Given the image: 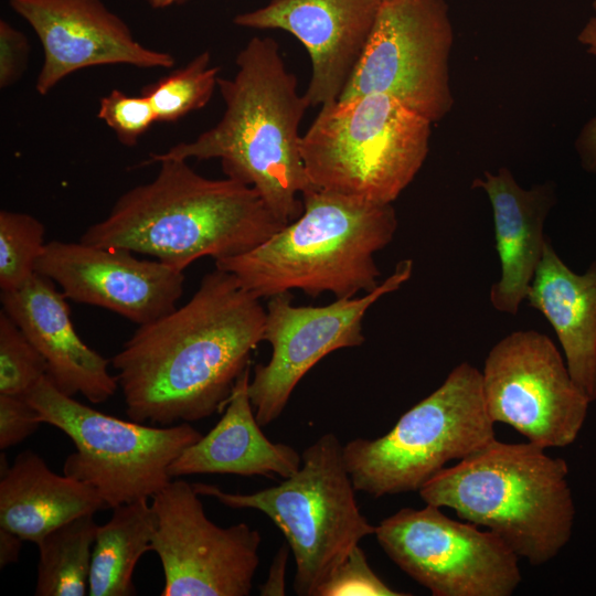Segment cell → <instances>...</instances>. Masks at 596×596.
Wrapping results in <instances>:
<instances>
[{"instance_id": "cell-2", "label": "cell", "mask_w": 596, "mask_h": 596, "mask_svg": "<svg viewBox=\"0 0 596 596\" xmlns=\"http://www.w3.org/2000/svg\"><path fill=\"white\" fill-rule=\"evenodd\" d=\"M236 66L232 78L217 79L225 105L220 121L192 141L150 153L149 162L220 159L226 177L254 188L286 225L301 214V195L313 187L299 135L310 106L273 39L252 38L237 54Z\"/></svg>"}, {"instance_id": "cell-9", "label": "cell", "mask_w": 596, "mask_h": 596, "mask_svg": "<svg viewBox=\"0 0 596 596\" xmlns=\"http://www.w3.org/2000/svg\"><path fill=\"white\" fill-rule=\"evenodd\" d=\"M42 424L62 430L75 451L63 473L93 488L107 508L153 498L170 465L202 434L190 423L153 426L124 421L60 392L45 375L25 395Z\"/></svg>"}, {"instance_id": "cell-7", "label": "cell", "mask_w": 596, "mask_h": 596, "mask_svg": "<svg viewBox=\"0 0 596 596\" xmlns=\"http://www.w3.org/2000/svg\"><path fill=\"white\" fill-rule=\"evenodd\" d=\"M200 496L233 509L266 514L283 532L294 554V590L315 596L319 585L375 526L361 513L343 445L329 432L301 454V466L277 486L252 493L192 483Z\"/></svg>"}, {"instance_id": "cell-37", "label": "cell", "mask_w": 596, "mask_h": 596, "mask_svg": "<svg viewBox=\"0 0 596 596\" xmlns=\"http://www.w3.org/2000/svg\"><path fill=\"white\" fill-rule=\"evenodd\" d=\"M383 1H389V0H383Z\"/></svg>"}, {"instance_id": "cell-15", "label": "cell", "mask_w": 596, "mask_h": 596, "mask_svg": "<svg viewBox=\"0 0 596 596\" xmlns=\"http://www.w3.org/2000/svg\"><path fill=\"white\" fill-rule=\"evenodd\" d=\"M134 254L81 241H51L36 260L35 273L57 284L67 299L108 309L142 326L177 308L184 275Z\"/></svg>"}, {"instance_id": "cell-5", "label": "cell", "mask_w": 596, "mask_h": 596, "mask_svg": "<svg viewBox=\"0 0 596 596\" xmlns=\"http://www.w3.org/2000/svg\"><path fill=\"white\" fill-rule=\"evenodd\" d=\"M568 467L532 444L496 438L419 490L426 504L449 508L498 535L519 558L540 566L570 541L575 507Z\"/></svg>"}, {"instance_id": "cell-34", "label": "cell", "mask_w": 596, "mask_h": 596, "mask_svg": "<svg viewBox=\"0 0 596 596\" xmlns=\"http://www.w3.org/2000/svg\"><path fill=\"white\" fill-rule=\"evenodd\" d=\"M22 539L13 532L0 528V567L18 562Z\"/></svg>"}, {"instance_id": "cell-11", "label": "cell", "mask_w": 596, "mask_h": 596, "mask_svg": "<svg viewBox=\"0 0 596 596\" xmlns=\"http://www.w3.org/2000/svg\"><path fill=\"white\" fill-rule=\"evenodd\" d=\"M385 554L434 596H510L519 557L493 532L456 521L439 507L403 508L375 526Z\"/></svg>"}, {"instance_id": "cell-31", "label": "cell", "mask_w": 596, "mask_h": 596, "mask_svg": "<svg viewBox=\"0 0 596 596\" xmlns=\"http://www.w3.org/2000/svg\"><path fill=\"white\" fill-rule=\"evenodd\" d=\"M26 36L6 20L0 21V86L14 84L22 75L28 61Z\"/></svg>"}, {"instance_id": "cell-18", "label": "cell", "mask_w": 596, "mask_h": 596, "mask_svg": "<svg viewBox=\"0 0 596 596\" xmlns=\"http://www.w3.org/2000/svg\"><path fill=\"white\" fill-rule=\"evenodd\" d=\"M55 283L35 273L15 290L1 291L2 310L43 355L46 376L63 394H82L93 404L110 398L118 389L109 360L77 334L70 308Z\"/></svg>"}, {"instance_id": "cell-27", "label": "cell", "mask_w": 596, "mask_h": 596, "mask_svg": "<svg viewBox=\"0 0 596 596\" xmlns=\"http://www.w3.org/2000/svg\"><path fill=\"white\" fill-rule=\"evenodd\" d=\"M46 373L43 355L1 309L0 394L25 396Z\"/></svg>"}, {"instance_id": "cell-13", "label": "cell", "mask_w": 596, "mask_h": 596, "mask_svg": "<svg viewBox=\"0 0 596 596\" xmlns=\"http://www.w3.org/2000/svg\"><path fill=\"white\" fill-rule=\"evenodd\" d=\"M199 497L192 483L175 479L152 498L151 551L164 574L161 595H249L259 564V532L244 522L215 524Z\"/></svg>"}, {"instance_id": "cell-23", "label": "cell", "mask_w": 596, "mask_h": 596, "mask_svg": "<svg viewBox=\"0 0 596 596\" xmlns=\"http://www.w3.org/2000/svg\"><path fill=\"white\" fill-rule=\"evenodd\" d=\"M155 530L156 517L148 499L114 508L108 522L97 530L88 595H135L132 574L140 557L151 551Z\"/></svg>"}, {"instance_id": "cell-16", "label": "cell", "mask_w": 596, "mask_h": 596, "mask_svg": "<svg viewBox=\"0 0 596 596\" xmlns=\"http://www.w3.org/2000/svg\"><path fill=\"white\" fill-rule=\"evenodd\" d=\"M36 33L44 52L35 88L45 95L72 73L98 65L170 68L173 55L138 42L102 0H9Z\"/></svg>"}, {"instance_id": "cell-29", "label": "cell", "mask_w": 596, "mask_h": 596, "mask_svg": "<svg viewBox=\"0 0 596 596\" xmlns=\"http://www.w3.org/2000/svg\"><path fill=\"white\" fill-rule=\"evenodd\" d=\"M97 115L128 147L135 146L157 121L155 109L146 95L130 96L120 89H113L100 99Z\"/></svg>"}, {"instance_id": "cell-1", "label": "cell", "mask_w": 596, "mask_h": 596, "mask_svg": "<svg viewBox=\"0 0 596 596\" xmlns=\"http://www.w3.org/2000/svg\"><path fill=\"white\" fill-rule=\"evenodd\" d=\"M266 308L215 268L181 307L142 326L110 363L128 418L170 426L224 411L263 341Z\"/></svg>"}, {"instance_id": "cell-24", "label": "cell", "mask_w": 596, "mask_h": 596, "mask_svg": "<svg viewBox=\"0 0 596 596\" xmlns=\"http://www.w3.org/2000/svg\"><path fill=\"white\" fill-rule=\"evenodd\" d=\"M97 523L83 514L55 528L38 543L36 596L88 595V579Z\"/></svg>"}, {"instance_id": "cell-36", "label": "cell", "mask_w": 596, "mask_h": 596, "mask_svg": "<svg viewBox=\"0 0 596 596\" xmlns=\"http://www.w3.org/2000/svg\"><path fill=\"white\" fill-rule=\"evenodd\" d=\"M153 9H167L173 6H180L188 0H145Z\"/></svg>"}, {"instance_id": "cell-25", "label": "cell", "mask_w": 596, "mask_h": 596, "mask_svg": "<svg viewBox=\"0 0 596 596\" xmlns=\"http://www.w3.org/2000/svg\"><path fill=\"white\" fill-rule=\"evenodd\" d=\"M220 68L212 65L210 51H203L185 66L146 86L157 121L172 123L203 108L217 87Z\"/></svg>"}, {"instance_id": "cell-19", "label": "cell", "mask_w": 596, "mask_h": 596, "mask_svg": "<svg viewBox=\"0 0 596 596\" xmlns=\"http://www.w3.org/2000/svg\"><path fill=\"white\" fill-rule=\"evenodd\" d=\"M472 188L487 193L493 213L501 276L491 286L490 302L498 311L515 316L549 241L544 223L556 201L554 184L544 182L524 189L502 167L496 173L485 171L472 181Z\"/></svg>"}, {"instance_id": "cell-8", "label": "cell", "mask_w": 596, "mask_h": 596, "mask_svg": "<svg viewBox=\"0 0 596 596\" xmlns=\"http://www.w3.org/2000/svg\"><path fill=\"white\" fill-rule=\"evenodd\" d=\"M494 438L481 371L461 362L385 435L344 444L343 457L355 490L381 498L418 491L447 462Z\"/></svg>"}, {"instance_id": "cell-17", "label": "cell", "mask_w": 596, "mask_h": 596, "mask_svg": "<svg viewBox=\"0 0 596 596\" xmlns=\"http://www.w3.org/2000/svg\"><path fill=\"white\" fill-rule=\"evenodd\" d=\"M383 0H270L240 13L234 23L251 29H279L307 49L311 78L309 106L337 102L370 39Z\"/></svg>"}, {"instance_id": "cell-20", "label": "cell", "mask_w": 596, "mask_h": 596, "mask_svg": "<svg viewBox=\"0 0 596 596\" xmlns=\"http://www.w3.org/2000/svg\"><path fill=\"white\" fill-rule=\"evenodd\" d=\"M249 374L247 368L237 379L217 424L170 465L172 479L195 473L285 479L300 468L294 447L270 441L262 432L248 395Z\"/></svg>"}, {"instance_id": "cell-14", "label": "cell", "mask_w": 596, "mask_h": 596, "mask_svg": "<svg viewBox=\"0 0 596 596\" xmlns=\"http://www.w3.org/2000/svg\"><path fill=\"white\" fill-rule=\"evenodd\" d=\"M412 273L413 260L403 259L374 290L326 306H294L290 291L268 298L263 341L270 344L272 355L267 363L254 368L248 384L260 426L281 415L297 384L321 359L364 342L366 311L381 297L397 290Z\"/></svg>"}, {"instance_id": "cell-30", "label": "cell", "mask_w": 596, "mask_h": 596, "mask_svg": "<svg viewBox=\"0 0 596 596\" xmlns=\"http://www.w3.org/2000/svg\"><path fill=\"white\" fill-rule=\"evenodd\" d=\"M36 409L25 396L0 394V449L18 445L41 425Z\"/></svg>"}, {"instance_id": "cell-12", "label": "cell", "mask_w": 596, "mask_h": 596, "mask_svg": "<svg viewBox=\"0 0 596 596\" xmlns=\"http://www.w3.org/2000/svg\"><path fill=\"white\" fill-rule=\"evenodd\" d=\"M482 375L487 412L544 449L576 439L590 401L553 341L535 330L509 333L489 351Z\"/></svg>"}, {"instance_id": "cell-26", "label": "cell", "mask_w": 596, "mask_h": 596, "mask_svg": "<svg viewBox=\"0 0 596 596\" xmlns=\"http://www.w3.org/2000/svg\"><path fill=\"white\" fill-rule=\"evenodd\" d=\"M44 225L34 216L2 210L0 212V288L22 287L35 274L43 251Z\"/></svg>"}, {"instance_id": "cell-35", "label": "cell", "mask_w": 596, "mask_h": 596, "mask_svg": "<svg viewBox=\"0 0 596 596\" xmlns=\"http://www.w3.org/2000/svg\"><path fill=\"white\" fill-rule=\"evenodd\" d=\"M577 40L586 46L587 53L596 55V0L593 2V14L578 33Z\"/></svg>"}, {"instance_id": "cell-4", "label": "cell", "mask_w": 596, "mask_h": 596, "mask_svg": "<svg viewBox=\"0 0 596 596\" xmlns=\"http://www.w3.org/2000/svg\"><path fill=\"white\" fill-rule=\"evenodd\" d=\"M292 222L253 249L214 260L258 298L299 289L336 299L374 290L381 272L374 254L397 230L392 204H376L315 187L301 195Z\"/></svg>"}, {"instance_id": "cell-6", "label": "cell", "mask_w": 596, "mask_h": 596, "mask_svg": "<svg viewBox=\"0 0 596 596\" xmlns=\"http://www.w3.org/2000/svg\"><path fill=\"white\" fill-rule=\"evenodd\" d=\"M432 124L380 93L321 106L300 138L308 179L317 189L392 204L427 157Z\"/></svg>"}, {"instance_id": "cell-28", "label": "cell", "mask_w": 596, "mask_h": 596, "mask_svg": "<svg viewBox=\"0 0 596 596\" xmlns=\"http://www.w3.org/2000/svg\"><path fill=\"white\" fill-rule=\"evenodd\" d=\"M372 570L360 545L319 585L315 596H404Z\"/></svg>"}, {"instance_id": "cell-22", "label": "cell", "mask_w": 596, "mask_h": 596, "mask_svg": "<svg viewBox=\"0 0 596 596\" xmlns=\"http://www.w3.org/2000/svg\"><path fill=\"white\" fill-rule=\"evenodd\" d=\"M107 509L89 486L53 472L32 450L4 467L0 480V528L35 544L55 528Z\"/></svg>"}, {"instance_id": "cell-21", "label": "cell", "mask_w": 596, "mask_h": 596, "mask_svg": "<svg viewBox=\"0 0 596 596\" xmlns=\"http://www.w3.org/2000/svg\"><path fill=\"white\" fill-rule=\"evenodd\" d=\"M526 300L554 329L572 380L595 401L596 260L584 274H576L547 241Z\"/></svg>"}, {"instance_id": "cell-32", "label": "cell", "mask_w": 596, "mask_h": 596, "mask_svg": "<svg viewBox=\"0 0 596 596\" xmlns=\"http://www.w3.org/2000/svg\"><path fill=\"white\" fill-rule=\"evenodd\" d=\"M289 545L283 544L275 554L259 594L263 596H283L286 594V571L289 557Z\"/></svg>"}, {"instance_id": "cell-3", "label": "cell", "mask_w": 596, "mask_h": 596, "mask_svg": "<svg viewBox=\"0 0 596 596\" xmlns=\"http://www.w3.org/2000/svg\"><path fill=\"white\" fill-rule=\"evenodd\" d=\"M158 163L153 180L121 194L79 241L149 255L183 272L201 257L246 253L284 226L254 188L205 178L187 160Z\"/></svg>"}, {"instance_id": "cell-10", "label": "cell", "mask_w": 596, "mask_h": 596, "mask_svg": "<svg viewBox=\"0 0 596 596\" xmlns=\"http://www.w3.org/2000/svg\"><path fill=\"white\" fill-rule=\"evenodd\" d=\"M453 42L445 0L383 1L362 57L339 99L385 94L430 123L441 120L454 105Z\"/></svg>"}, {"instance_id": "cell-33", "label": "cell", "mask_w": 596, "mask_h": 596, "mask_svg": "<svg viewBox=\"0 0 596 596\" xmlns=\"http://www.w3.org/2000/svg\"><path fill=\"white\" fill-rule=\"evenodd\" d=\"M576 150L582 167L588 172L596 173V117L588 120L581 130L576 140Z\"/></svg>"}]
</instances>
